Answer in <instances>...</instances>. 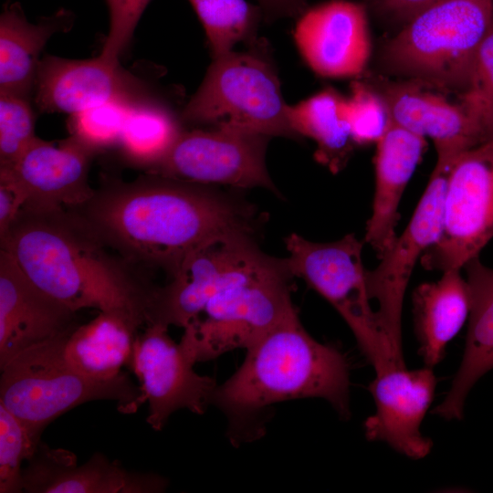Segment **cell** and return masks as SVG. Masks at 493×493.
<instances>
[{"label":"cell","instance_id":"1","mask_svg":"<svg viewBox=\"0 0 493 493\" xmlns=\"http://www.w3.org/2000/svg\"><path fill=\"white\" fill-rule=\"evenodd\" d=\"M72 210L132 267L168 277L193 251L228 233L254 234L257 222L252 205L213 185L149 173L105 179Z\"/></svg>","mask_w":493,"mask_h":493},{"label":"cell","instance_id":"2","mask_svg":"<svg viewBox=\"0 0 493 493\" xmlns=\"http://www.w3.org/2000/svg\"><path fill=\"white\" fill-rule=\"evenodd\" d=\"M0 246L36 286L73 311L97 309L147 324L156 286L72 209L26 205Z\"/></svg>","mask_w":493,"mask_h":493},{"label":"cell","instance_id":"3","mask_svg":"<svg viewBox=\"0 0 493 493\" xmlns=\"http://www.w3.org/2000/svg\"><path fill=\"white\" fill-rule=\"evenodd\" d=\"M246 351L239 369L217 384L212 400L227 419L233 444L259 438L267 409L279 402L322 398L342 418L350 416L347 360L309 334L295 307Z\"/></svg>","mask_w":493,"mask_h":493},{"label":"cell","instance_id":"4","mask_svg":"<svg viewBox=\"0 0 493 493\" xmlns=\"http://www.w3.org/2000/svg\"><path fill=\"white\" fill-rule=\"evenodd\" d=\"M293 277L286 258L269 256L251 242L201 314L184 328L181 342L196 362L247 349L294 307Z\"/></svg>","mask_w":493,"mask_h":493},{"label":"cell","instance_id":"5","mask_svg":"<svg viewBox=\"0 0 493 493\" xmlns=\"http://www.w3.org/2000/svg\"><path fill=\"white\" fill-rule=\"evenodd\" d=\"M493 20V0H438L380 48L381 75L463 93Z\"/></svg>","mask_w":493,"mask_h":493},{"label":"cell","instance_id":"6","mask_svg":"<svg viewBox=\"0 0 493 493\" xmlns=\"http://www.w3.org/2000/svg\"><path fill=\"white\" fill-rule=\"evenodd\" d=\"M278 69L266 39L243 51L213 58L206 74L180 114L195 125H232L269 137L299 139L292 129Z\"/></svg>","mask_w":493,"mask_h":493},{"label":"cell","instance_id":"7","mask_svg":"<svg viewBox=\"0 0 493 493\" xmlns=\"http://www.w3.org/2000/svg\"><path fill=\"white\" fill-rule=\"evenodd\" d=\"M68 333L22 351L0 368V404L37 443L48 424L81 404L111 400L126 414L141 404L142 390L126 373L99 380L72 369L62 354Z\"/></svg>","mask_w":493,"mask_h":493},{"label":"cell","instance_id":"8","mask_svg":"<svg viewBox=\"0 0 493 493\" xmlns=\"http://www.w3.org/2000/svg\"><path fill=\"white\" fill-rule=\"evenodd\" d=\"M290 272L302 278L338 311L376 374L397 367L371 307L362 243L353 234L319 243L298 234L285 238Z\"/></svg>","mask_w":493,"mask_h":493},{"label":"cell","instance_id":"9","mask_svg":"<svg viewBox=\"0 0 493 493\" xmlns=\"http://www.w3.org/2000/svg\"><path fill=\"white\" fill-rule=\"evenodd\" d=\"M457 156L437 154L434 171L410 222L379 257L378 266L366 270L368 294L371 300L377 302V320L398 367H405L402 351L404 293L415 264L441 236L446 182Z\"/></svg>","mask_w":493,"mask_h":493},{"label":"cell","instance_id":"10","mask_svg":"<svg viewBox=\"0 0 493 493\" xmlns=\"http://www.w3.org/2000/svg\"><path fill=\"white\" fill-rule=\"evenodd\" d=\"M493 237V139L460 153L450 170L438 241L422 257L427 269H462Z\"/></svg>","mask_w":493,"mask_h":493},{"label":"cell","instance_id":"11","mask_svg":"<svg viewBox=\"0 0 493 493\" xmlns=\"http://www.w3.org/2000/svg\"><path fill=\"white\" fill-rule=\"evenodd\" d=\"M271 137L232 126L183 131L169 152L149 173L205 184L236 188L262 187L278 192L266 164Z\"/></svg>","mask_w":493,"mask_h":493},{"label":"cell","instance_id":"12","mask_svg":"<svg viewBox=\"0 0 493 493\" xmlns=\"http://www.w3.org/2000/svg\"><path fill=\"white\" fill-rule=\"evenodd\" d=\"M196 361L180 341L168 334V326L151 322L136 336L129 366L140 380L141 404L148 401L147 423L161 430L170 415L188 409L202 414L212 404L215 381L194 370Z\"/></svg>","mask_w":493,"mask_h":493},{"label":"cell","instance_id":"13","mask_svg":"<svg viewBox=\"0 0 493 493\" xmlns=\"http://www.w3.org/2000/svg\"><path fill=\"white\" fill-rule=\"evenodd\" d=\"M367 13L364 3L329 0L298 16L294 41L313 72L329 79L364 73L372 54Z\"/></svg>","mask_w":493,"mask_h":493},{"label":"cell","instance_id":"14","mask_svg":"<svg viewBox=\"0 0 493 493\" xmlns=\"http://www.w3.org/2000/svg\"><path fill=\"white\" fill-rule=\"evenodd\" d=\"M35 103L41 112L69 116L108 101L136 103L149 99L142 84L119 59L44 57L38 65Z\"/></svg>","mask_w":493,"mask_h":493},{"label":"cell","instance_id":"15","mask_svg":"<svg viewBox=\"0 0 493 493\" xmlns=\"http://www.w3.org/2000/svg\"><path fill=\"white\" fill-rule=\"evenodd\" d=\"M365 79L384 101L391 121L425 139L436 154L459 155L488 142L481 127L459 102L410 79L371 76Z\"/></svg>","mask_w":493,"mask_h":493},{"label":"cell","instance_id":"16","mask_svg":"<svg viewBox=\"0 0 493 493\" xmlns=\"http://www.w3.org/2000/svg\"><path fill=\"white\" fill-rule=\"evenodd\" d=\"M77 325V312L36 286L9 253L0 249V368Z\"/></svg>","mask_w":493,"mask_h":493},{"label":"cell","instance_id":"17","mask_svg":"<svg viewBox=\"0 0 493 493\" xmlns=\"http://www.w3.org/2000/svg\"><path fill=\"white\" fill-rule=\"evenodd\" d=\"M98 152L73 134L58 142L37 137L14 163L0 170L24 189L26 205L73 209L95 192L89 172Z\"/></svg>","mask_w":493,"mask_h":493},{"label":"cell","instance_id":"18","mask_svg":"<svg viewBox=\"0 0 493 493\" xmlns=\"http://www.w3.org/2000/svg\"><path fill=\"white\" fill-rule=\"evenodd\" d=\"M435 385V376L427 366L413 371L392 368L376 374L369 386L376 411L365 421L366 437L385 442L410 458L425 457L433 444L421 434L420 425Z\"/></svg>","mask_w":493,"mask_h":493},{"label":"cell","instance_id":"19","mask_svg":"<svg viewBox=\"0 0 493 493\" xmlns=\"http://www.w3.org/2000/svg\"><path fill=\"white\" fill-rule=\"evenodd\" d=\"M252 233L232 232L190 253L169 277L155 287L148 310V323L185 328L195 320L219 288L225 275L246 247Z\"/></svg>","mask_w":493,"mask_h":493},{"label":"cell","instance_id":"20","mask_svg":"<svg viewBox=\"0 0 493 493\" xmlns=\"http://www.w3.org/2000/svg\"><path fill=\"white\" fill-rule=\"evenodd\" d=\"M22 478L23 490L31 493H152L167 485L162 477L128 471L100 453L78 466L71 452L41 444Z\"/></svg>","mask_w":493,"mask_h":493},{"label":"cell","instance_id":"21","mask_svg":"<svg viewBox=\"0 0 493 493\" xmlns=\"http://www.w3.org/2000/svg\"><path fill=\"white\" fill-rule=\"evenodd\" d=\"M375 187L364 241L381 257L395 240L398 207L426 139L390 121L376 142Z\"/></svg>","mask_w":493,"mask_h":493},{"label":"cell","instance_id":"22","mask_svg":"<svg viewBox=\"0 0 493 493\" xmlns=\"http://www.w3.org/2000/svg\"><path fill=\"white\" fill-rule=\"evenodd\" d=\"M464 267L471 301L464 354L446 398L432 411L446 420L463 417L468 393L493 369V268L478 257Z\"/></svg>","mask_w":493,"mask_h":493},{"label":"cell","instance_id":"23","mask_svg":"<svg viewBox=\"0 0 493 493\" xmlns=\"http://www.w3.org/2000/svg\"><path fill=\"white\" fill-rule=\"evenodd\" d=\"M470 303L469 287L459 268L446 270L437 281L414 290L415 332L425 366L433 368L444 358L448 342L469 317Z\"/></svg>","mask_w":493,"mask_h":493},{"label":"cell","instance_id":"24","mask_svg":"<svg viewBox=\"0 0 493 493\" xmlns=\"http://www.w3.org/2000/svg\"><path fill=\"white\" fill-rule=\"evenodd\" d=\"M71 21L70 12L61 9L31 23L18 3L6 5L0 16V92L28 98L35 89L42 49Z\"/></svg>","mask_w":493,"mask_h":493},{"label":"cell","instance_id":"25","mask_svg":"<svg viewBox=\"0 0 493 493\" xmlns=\"http://www.w3.org/2000/svg\"><path fill=\"white\" fill-rule=\"evenodd\" d=\"M139 323L118 312H102L77 325L63 340L66 362L78 372L99 380L119 376L129 364Z\"/></svg>","mask_w":493,"mask_h":493},{"label":"cell","instance_id":"26","mask_svg":"<svg viewBox=\"0 0 493 493\" xmlns=\"http://www.w3.org/2000/svg\"><path fill=\"white\" fill-rule=\"evenodd\" d=\"M290 125L299 137H309L316 144V160L332 173L347 163L356 143L346 112V97L332 88L288 106Z\"/></svg>","mask_w":493,"mask_h":493},{"label":"cell","instance_id":"27","mask_svg":"<svg viewBox=\"0 0 493 493\" xmlns=\"http://www.w3.org/2000/svg\"><path fill=\"white\" fill-rule=\"evenodd\" d=\"M181 120L172 110L150 98L133 104L119 145L133 164L149 169L172 148L181 132Z\"/></svg>","mask_w":493,"mask_h":493},{"label":"cell","instance_id":"28","mask_svg":"<svg viewBox=\"0 0 493 493\" xmlns=\"http://www.w3.org/2000/svg\"><path fill=\"white\" fill-rule=\"evenodd\" d=\"M206 35L212 58L225 55L240 42L256 39L263 16L246 0H188Z\"/></svg>","mask_w":493,"mask_h":493},{"label":"cell","instance_id":"29","mask_svg":"<svg viewBox=\"0 0 493 493\" xmlns=\"http://www.w3.org/2000/svg\"><path fill=\"white\" fill-rule=\"evenodd\" d=\"M40 443L0 404V492L23 491L22 463L29 460Z\"/></svg>","mask_w":493,"mask_h":493},{"label":"cell","instance_id":"30","mask_svg":"<svg viewBox=\"0 0 493 493\" xmlns=\"http://www.w3.org/2000/svg\"><path fill=\"white\" fill-rule=\"evenodd\" d=\"M458 101L481 127L488 141L493 139V20L480 44L467 89Z\"/></svg>","mask_w":493,"mask_h":493},{"label":"cell","instance_id":"31","mask_svg":"<svg viewBox=\"0 0 493 493\" xmlns=\"http://www.w3.org/2000/svg\"><path fill=\"white\" fill-rule=\"evenodd\" d=\"M135 103L108 101L70 115L68 128L90 147L101 150L119 144L131 106Z\"/></svg>","mask_w":493,"mask_h":493},{"label":"cell","instance_id":"32","mask_svg":"<svg viewBox=\"0 0 493 493\" xmlns=\"http://www.w3.org/2000/svg\"><path fill=\"white\" fill-rule=\"evenodd\" d=\"M346 112L357 146L376 143L391 121L384 101L366 79L351 83Z\"/></svg>","mask_w":493,"mask_h":493},{"label":"cell","instance_id":"33","mask_svg":"<svg viewBox=\"0 0 493 493\" xmlns=\"http://www.w3.org/2000/svg\"><path fill=\"white\" fill-rule=\"evenodd\" d=\"M37 137L28 98L0 92V166L14 163Z\"/></svg>","mask_w":493,"mask_h":493},{"label":"cell","instance_id":"34","mask_svg":"<svg viewBox=\"0 0 493 493\" xmlns=\"http://www.w3.org/2000/svg\"><path fill=\"white\" fill-rule=\"evenodd\" d=\"M110 29L100 55L119 59L131 42L137 24L151 0H105Z\"/></svg>","mask_w":493,"mask_h":493},{"label":"cell","instance_id":"35","mask_svg":"<svg viewBox=\"0 0 493 493\" xmlns=\"http://www.w3.org/2000/svg\"><path fill=\"white\" fill-rule=\"evenodd\" d=\"M438 0H364L367 10L384 23L403 27Z\"/></svg>","mask_w":493,"mask_h":493},{"label":"cell","instance_id":"36","mask_svg":"<svg viewBox=\"0 0 493 493\" xmlns=\"http://www.w3.org/2000/svg\"><path fill=\"white\" fill-rule=\"evenodd\" d=\"M26 203L27 195L20 184L7 172L0 170V238Z\"/></svg>","mask_w":493,"mask_h":493},{"label":"cell","instance_id":"37","mask_svg":"<svg viewBox=\"0 0 493 493\" xmlns=\"http://www.w3.org/2000/svg\"><path fill=\"white\" fill-rule=\"evenodd\" d=\"M266 19L298 17L306 8L307 0H257Z\"/></svg>","mask_w":493,"mask_h":493}]
</instances>
